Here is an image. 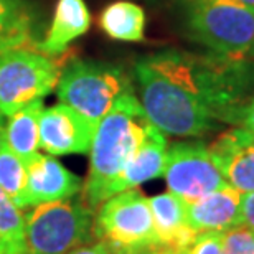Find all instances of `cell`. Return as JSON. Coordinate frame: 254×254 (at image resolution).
<instances>
[{"mask_svg": "<svg viewBox=\"0 0 254 254\" xmlns=\"http://www.w3.org/2000/svg\"><path fill=\"white\" fill-rule=\"evenodd\" d=\"M139 101L165 135L201 137L238 126L254 91V62L216 53L164 50L134 64Z\"/></svg>", "mask_w": 254, "mask_h": 254, "instance_id": "obj_1", "label": "cell"}, {"mask_svg": "<svg viewBox=\"0 0 254 254\" xmlns=\"http://www.w3.org/2000/svg\"><path fill=\"white\" fill-rule=\"evenodd\" d=\"M149 124L139 98L130 91L121 96L96 126L89 147L88 179L81 190V198L93 211L101 205L104 187L139 149Z\"/></svg>", "mask_w": 254, "mask_h": 254, "instance_id": "obj_2", "label": "cell"}, {"mask_svg": "<svg viewBox=\"0 0 254 254\" xmlns=\"http://www.w3.org/2000/svg\"><path fill=\"white\" fill-rule=\"evenodd\" d=\"M187 35L210 53L251 57L254 8L240 0H177Z\"/></svg>", "mask_w": 254, "mask_h": 254, "instance_id": "obj_3", "label": "cell"}, {"mask_svg": "<svg viewBox=\"0 0 254 254\" xmlns=\"http://www.w3.org/2000/svg\"><path fill=\"white\" fill-rule=\"evenodd\" d=\"M134 91L123 68L94 60H74L60 73L57 96L62 104L73 108L91 124L113 109L121 96Z\"/></svg>", "mask_w": 254, "mask_h": 254, "instance_id": "obj_4", "label": "cell"}, {"mask_svg": "<svg viewBox=\"0 0 254 254\" xmlns=\"http://www.w3.org/2000/svg\"><path fill=\"white\" fill-rule=\"evenodd\" d=\"M94 211L83 198H68L37 205L25 215L27 254H66L88 245Z\"/></svg>", "mask_w": 254, "mask_h": 254, "instance_id": "obj_5", "label": "cell"}, {"mask_svg": "<svg viewBox=\"0 0 254 254\" xmlns=\"http://www.w3.org/2000/svg\"><path fill=\"white\" fill-rule=\"evenodd\" d=\"M93 233L116 251L142 253L159 246L149 198L130 189L104 200L94 211Z\"/></svg>", "mask_w": 254, "mask_h": 254, "instance_id": "obj_6", "label": "cell"}, {"mask_svg": "<svg viewBox=\"0 0 254 254\" xmlns=\"http://www.w3.org/2000/svg\"><path fill=\"white\" fill-rule=\"evenodd\" d=\"M60 69L50 57L27 48L0 55V114H15L57 89Z\"/></svg>", "mask_w": 254, "mask_h": 254, "instance_id": "obj_7", "label": "cell"}, {"mask_svg": "<svg viewBox=\"0 0 254 254\" xmlns=\"http://www.w3.org/2000/svg\"><path fill=\"white\" fill-rule=\"evenodd\" d=\"M169 191L191 203L228 185L211 155L200 140H180L169 145L164 175Z\"/></svg>", "mask_w": 254, "mask_h": 254, "instance_id": "obj_8", "label": "cell"}, {"mask_svg": "<svg viewBox=\"0 0 254 254\" xmlns=\"http://www.w3.org/2000/svg\"><path fill=\"white\" fill-rule=\"evenodd\" d=\"M96 126L66 104L43 109L40 118V147L47 154H88Z\"/></svg>", "mask_w": 254, "mask_h": 254, "instance_id": "obj_9", "label": "cell"}, {"mask_svg": "<svg viewBox=\"0 0 254 254\" xmlns=\"http://www.w3.org/2000/svg\"><path fill=\"white\" fill-rule=\"evenodd\" d=\"M167 149H169V142H167L165 134L160 132L155 126L149 124L139 149L126 162V165L119 170V174L104 187L103 195H101V203L113 195H118V193L130 189H137L145 182H150L164 175Z\"/></svg>", "mask_w": 254, "mask_h": 254, "instance_id": "obj_10", "label": "cell"}, {"mask_svg": "<svg viewBox=\"0 0 254 254\" xmlns=\"http://www.w3.org/2000/svg\"><path fill=\"white\" fill-rule=\"evenodd\" d=\"M27 165V210L60 200H68L83 190V180L50 154L37 152Z\"/></svg>", "mask_w": 254, "mask_h": 254, "instance_id": "obj_11", "label": "cell"}, {"mask_svg": "<svg viewBox=\"0 0 254 254\" xmlns=\"http://www.w3.org/2000/svg\"><path fill=\"white\" fill-rule=\"evenodd\" d=\"M210 150L228 185L241 193L254 191V134L235 126L218 135Z\"/></svg>", "mask_w": 254, "mask_h": 254, "instance_id": "obj_12", "label": "cell"}, {"mask_svg": "<svg viewBox=\"0 0 254 254\" xmlns=\"http://www.w3.org/2000/svg\"><path fill=\"white\" fill-rule=\"evenodd\" d=\"M243 193L225 185L198 200L187 203V221L195 231H228L243 225Z\"/></svg>", "mask_w": 254, "mask_h": 254, "instance_id": "obj_13", "label": "cell"}, {"mask_svg": "<svg viewBox=\"0 0 254 254\" xmlns=\"http://www.w3.org/2000/svg\"><path fill=\"white\" fill-rule=\"evenodd\" d=\"M157 245L175 250H190L198 231L187 221V203L172 191L149 198Z\"/></svg>", "mask_w": 254, "mask_h": 254, "instance_id": "obj_14", "label": "cell"}, {"mask_svg": "<svg viewBox=\"0 0 254 254\" xmlns=\"http://www.w3.org/2000/svg\"><path fill=\"white\" fill-rule=\"evenodd\" d=\"M91 27V13L84 0H58L47 35L37 43L40 53L47 57L62 55L76 38Z\"/></svg>", "mask_w": 254, "mask_h": 254, "instance_id": "obj_15", "label": "cell"}, {"mask_svg": "<svg viewBox=\"0 0 254 254\" xmlns=\"http://www.w3.org/2000/svg\"><path fill=\"white\" fill-rule=\"evenodd\" d=\"M37 27V12L30 0H0V55L32 43Z\"/></svg>", "mask_w": 254, "mask_h": 254, "instance_id": "obj_16", "label": "cell"}, {"mask_svg": "<svg viewBox=\"0 0 254 254\" xmlns=\"http://www.w3.org/2000/svg\"><path fill=\"white\" fill-rule=\"evenodd\" d=\"M43 109V99L35 101L8 116L5 123L3 145L23 160L30 159L40 149V118Z\"/></svg>", "mask_w": 254, "mask_h": 254, "instance_id": "obj_17", "label": "cell"}, {"mask_svg": "<svg viewBox=\"0 0 254 254\" xmlns=\"http://www.w3.org/2000/svg\"><path fill=\"white\" fill-rule=\"evenodd\" d=\"M99 27L109 38L118 42H142L145 35V12L134 2H113L99 13Z\"/></svg>", "mask_w": 254, "mask_h": 254, "instance_id": "obj_18", "label": "cell"}, {"mask_svg": "<svg viewBox=\"0 0 254 254\" xmlns=\"http://www.w3.org/2000/svg\"><path fill=\"white\" fill-rule=\"evenodd\" d=\"M0 253L27 254L25 215L2 189H0Z\"/></svg>", "mask_w": 254, "mask_h": 254, "instance_id": "obj_19", "label": "cell"}, {"mask_svg": "<svg viewBox=\"0 0 254 254\" xmlns=\"http://www.w3.org/2000/svg\"><path fill=\"white\" fill-rule=\"evenodd\" d=\"M0 189L20 210H27V165L5 145L0 149Z\"/></svg>", "mask_w": 254, "mask_h": 254, "instance_id": "obj_20", "label": "cell"}, {"mask_svg": "<svg viewBox=\"0 0 254 254\" xmlns=\"http://www.w3.org/2000/svg\"><path fill=\"white\" fill-rule=\"evenodd\" d=\"M221 254H254V228L238 225L225 231Z\"/></svg>", "mask_w": 254, "mask_h": 254, "instance_id": "obj_21", "label": "cell"}, {"mask_svg": "<svg viewBox=\"0 0 254 254\" xmlns=\"http://www.w3.org/2000/svg\"><path fill=\"white\" fill-rule=\"evenodd\" d=\"M225 231H201L190 246L189 254H221Z\"/></svg>", "mask_w": 254, "mask_h": 254, "instance_id": "obj_22", "label": "cell"}, {"mask_svg": "<svg viewBox=\"0 0 254 254\" xmlns=\"http://www.w3.org/2000/svg\"><path fill=\"white\" fill-rule=\"evenodd\" d=\"M241 218H243V225L254 228V191L243 193Z\"/></svg>", "mask_w": 254, "mask_h": 254, "instance_id": "obj_23", "label": "cell"}, {"mask_svg": "<svg viewBox=\"0 0 254 254\" xmlns=\"http://www.w3.org/2000/svg\"><path fill=\"white\" fill-rule=\"evenodd\" d=\"M66 254H113V248L104 241H96V243H88L79 248H74L73 251Z\"/></svg>", "mask_w": 254, "mask_h": 254, "instance_id": "obj_24", "label": "cell"}, {"mask_svg": "<svg viewBox=\"0 0 254 254\" xmlns=\"http://www.w3.org/2000/svg\"><path fill=\"white\" fill-rule=\"evenodd\" d=\"M238 126L246 130H250L251 134H254V96L246 103L245 109H243V113H241L240 124Z\"/></svg>", "mask_w": 254, "mask_h": 254, "instance_id": "obj_25", "label": "cell"}, {"mask_svg": "<svg viewBox=\"0 0 254 254\" xmlns=\"http://www.w3.org/2000/svg\"><path fill=\"white\" fill-rule=\"evenodd\" d=\"M139 254H189V250H175V248H169V246H154Z\"/></svg>", "mask_w": 254, "mask_h": 254, "instance_id": "obj_26", "label": "cell"}, {"mask_svg": "<svg viewBox=\"0 0 254 254\" xmlns=\"http://www.w3.org/2000/svg\"><path fill=\"white\" fill-rule=\"evenodd\" d=\"M5 118L0 114V149L3 147V134H5Z\"/></svg>", "mask_w": 254, "mask_h": 254, "instance_id": "obj_27", "label": "cell"}, {"mask_svg": "<svg viewBox=\"0 0 254 254\" xmlns=\"http://www.w3.org/2000/svg\"><path fill=\"white\" fill-rule=\"evenodd\" d=\"M240 2H241L243 5H246V7L254 8V0H240Z\"/></svg>", "mask_w": 254, "mask_h": 254, "instance_id": "obj_28", "label": "cell"}, {"mask_svg": "<svg viewBox=\"0 0 254 254\" xmlns=\"http://www.w3.org/2000/svg\"><path fill=\"white\" fill-rule=\"evenodd\" d=\"M113 254H139V253H127V251H116V250H113Z\"/></svg>", "mask_w": 254, "mask_h": 254, "instance_id": "obj_29", "label": "cell"}, {"mask_svg": "<svg viewBox=\"0 0 254 254\" xmlns=\"http://www.w3.org/2000/svg\"><path fill=\"white\" fill-rule=\"evenodd\" d=\"M251 57H254V47H253V52H251Z\"/></svg>", "mask_w": 254, "mask_h": 254, "instance_id": "obj_30", "label": "cell"}, {"mask_svg": "<svg viewBox=\"0 0 254 254\" xmlns=\"http://www.w3.org/2000/svg\"><path fill=\"white\" fill-rule=\"evenodd\" d=\"M0 254H2V253H0Z\"/></svg>", "mask_w": 254, "mask_h": 254, "instance_id": "obj_31", "label": "cell"}]
</instances>
